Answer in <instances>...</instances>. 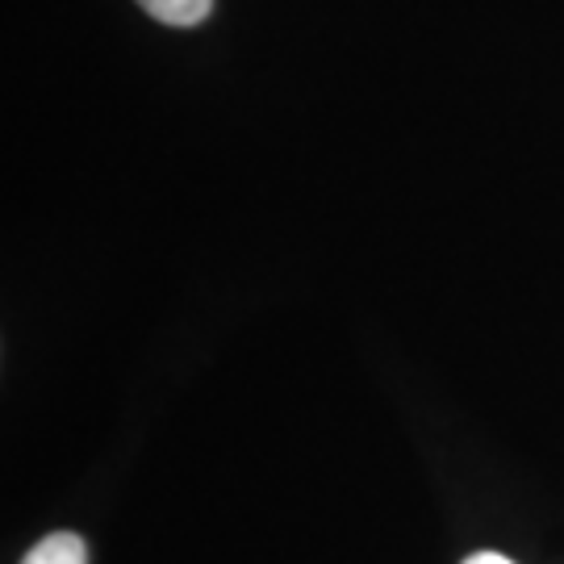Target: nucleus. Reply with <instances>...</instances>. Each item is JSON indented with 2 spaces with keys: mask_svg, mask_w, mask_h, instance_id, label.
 Instances as JSON below:
<instances>
[{
  "mask_svg": "<svg viewBox=\"0 0 564 564\" xmlns=\"http://www.w3.org/2000/svg\"><path fill=\"white\" fill-rule=\"evenodd\" d=\"M21 564H88V547H84L80 535L59 531V535H46V540H39Z\"/></svg>",
  "mask_w": 564,
  "mask_h": 564,
  "instance_id": "nucleus-1",
  "label": "nucleus"
},
{
  "mask_svg": "<svg viewBox=\"0 0 564 564\" xmlns=\"http://www.w3.org/2000/svg\"><path fill=\"white\" fill-rule=\"evenodd\" d=\"M139 4L163 25H197L214 9V0H139Z\"/></svg>",
  "mask_w": 564,
  "mask_h": 564,
  "instance_id": "nucleus-2",
  "label": "nucleus"
},
{
  "mask_svg": "<svg viewBox=\"0 0 564 564\" xmlns=\"http://www.w3.org/2000/svg\"><path fill=\"white\" fill-rule=\"evenodd\" d=\"M464 564H514V561H506L498 552H477V556H468Z\"/></svg>",
  "mask_w": 564,
  "mask_h": 564,
  "instance_id": "nucleus-3",
  "label": "nucleus"
}]
</instances>
